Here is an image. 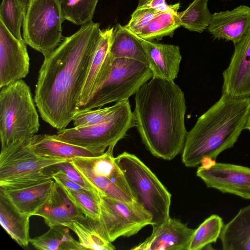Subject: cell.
Masks as SVG:
<instances>
[{
    "instance_id": "cell-15",
    "label": "cell",
    "mask_w": 250,
    "mask_h": 250,
    "mask_svg": "<svg viewBox=\"0 0 250 250\" xmlns=\"http://www.w3.org/2000/svg\"><path fill=\"white\" fill-rule=\"evenodd\" d=\"M113 29L108 28L101 31L80 97L79 108L86 104L110 73L113 57L110 47Z\"/></svg>"
},
{
    "instance_id": "cell-7",
    "label": "cell",
    "mask_w": 250,
    "mask_h": 250,
    "mask_svg": "<svg viewBox=\"0 0 250 250\" xmlns=\"http://www.w3.org/2000/svg\"><path fill=\"white\" fill-rule=\"evenodd\" d=\"M136 126L133 113L128 100L108 121L94 125L59 129L52 135L54 138L81 146L101 154L109 147H114L126 135L127 131Z\"/></svg>"
},
{
    "instance_id": "cell-29",
    "label": "cell",
    "mask_w": 250,
    "mask_h": 250,
    "mask_svg": "<svg viewBox=\"0 0 250 250\" xmlns=\"http://www.w3.org/2000/svg\"><path fill=\"white\" fill-rule=\"evenodd\" d=\"M27 0H2L0 21L16 39L23 40L21 29L24 21Z\"/></svg>"
},
{
    "instance_id": "cell-20",
    "label": "cell",
    "mask_w": 250,
    "mask_h": 250,
    "mask_svg": "<svg viewBox=\"0 0 250 250\" xmlns=\"http://www.w3.org/2000/svg\"><path fill=\"white\" fill-rule=\"evenodd\" d=\"M28 143L35 154L44 158L70 160L76 157H95L102 155L45 134L33 135L29 139Z\"/></svg>"
},
{
    "instance_id": "cell-6",
    "label": "cell",
    "mask_w": 250,
    "mask_h": 250,
    "mask_svg": "<svg viewBox=\"0 0 250 250\" xmlns=\"http://www.w3.org/2000/svg\"><path fill=\"white\" fill-rule=\"evenodd\" d=\"M64 20L60 0H27L23 39L26 44L46 56L63 39Z\"/></svg>"
},
{
    "instance_id": "cell-10",
    "label": "cell",
    "mask_w": 250,
    "mask_h": 250,
    "mask_svg": "<svg viewBox=\"0 0 250 250\" xmlns=\"http://www.w3.org/2000/svg\"><path fill=\"white\" fill-rule=\"evenodd\" d=\"M108 147L102 155L76 157L71 163L82 176L102 195L126 202L136 201L125 175Z\"/></svg>"
},
{
    "instance_id": "cell-1",
    "label": "cell",
    "mask_w": 250,
    "mask_h": 250,
    "mask_svg": "<svg viewBox=\"0 0 250 250\" xmlns=\"http://www.w3.org/2000/svg\"><path fill=\"white\" fill-rule=\"evenodd\" d=\"M101 31L99 23L81 25L44 57L34 99L42 119L54 128H66L79 110L80 97Z\"/></svg>"
},
{
    "instance_id": "cell-17",
    "label": "cell",
    "mask_w": 250,
    "mask_h": 250,
    "mask_svg": "<svg viewBox=\"0 0 250 250\" xmlns=\"http://www.w3.org/2000/svg\"><path fill=\"white\" fill-rule=\"evenodd\" d=\"M250 28V7L241 5L232 10L212 14L208 30L214 39L231 41L235 44Z\"/></svg>"
},
{
    "instance_id": "cell-27",
    "label": "cell",
    "mask_w": 250,
    "mask_h": 250,
    "mask_svg": "<svg viewBox=\"0 0 250 250\" xmlns=\"http://www.w3.org/2000/svg\"><path fill=\"white\" fill-rule=\"evenodd\" d=\"M68 229L62 225L50 227L44 233L30 239V242L40 250H84L70 234Z\"/></svg>"
},
{
    "instance_id": "cell-33",
    "label": "cell",
    "mask_w": 250,
    "mask_h": 250,
    "mask_svg": "<svg viewBox=\"0 0 250 250\" xmlns=\"http://www.w3.org/2000/svg\"><path fill=\"white\" fill-rule=\"evenodd\" d=\"M123 102L116 103L111 106L103 108L79 111L72 120L74 127L89 126L108 121L121 106Z\"/></svg>"
},
{
    "instance_id": "cell-2",
    "label": "cell",
    "mask_w": 250,
    "mask_h": 250,
    "mask_svg": "<svg viewBox=\"0 0 250 250\" xmlns=\"http://www.w3.org/2000/svg\"><path fill=\"white\" fill-rule=\"evenodd\" d=\"M133 115L146 148L171 160L182 152L188 134L184 94L174 81L152 77L135 94Z\"/></svg>"
},
{
    "instance_id": "cell-38",
    "label": "cell",
    "mask_w": 250,
    "mask_h": 250,
    "mask_svg": "<svg viewBox=\"0 0 250 250\" xmlns=\"http://www.w3.org/2000/svg\"></svg>"
},
{
    "instance_id": "cell-30",
    "label": "cell",
    "mask_w": 250,
    "mask_h": 250,
    "mask_svg": "<svg viewBox=\"0 0 250 250\" xmlns=\"http://www.w3.org/2000/svg\"><path fill=\"white\" fill-rule=\"evenodd\" d=\"M224 226L222 218L212 214L195 229L188 250H201L215 243L220 237Z\"/></svg>"
},
{
    "instance_id": "cell-21",
    "label": "cell",
    "mask_w": 250,
    "mask_h": 250,
    "mask_svg": "<svg viewBox=\"0 0 250 250\" xmlns=\"http://www.w3.org/2000/svg\"><path fill=\"white\" fill-rule=\"evenodd\" d=\"M55 183L52 179L23 188L0 189L21 213L31 217L35 215L49 198Z\"/></svg>"
},
{
    "instance_id": "cell-19",
    "label": "cell",
    "mask_w": 250,
    "mask_h": 250,
    "mask_svg": "<svg viewBox=\"0 0 250 250\" xmlns=\"http://www.w3.org/2000/svg\"><path fill=\"white\" fill-rule=\"evenodd\" d=\"M35 215L42 217L46 224L51 227L63 225L84 214L69 199L63 187L56 182L49 198Z\"/></svg>"
},
{
    "instance_id": "cell-13",
    "label": "cell",
    "mask_w": 250,
    "mask_h": 250,
    "mask_svg": "<svg viewBox=\"0 0 250 250\" xmlns=\"http://www.w3.org/2000/svg\"><path fill=\"white\" fill-rule=\"evenodd\" d=\"M26 44L0 21V88L22 80L28 74L30 59Z\"/></svg>"
},
{
    "instance_id": "cell-34",
    "label": "cell",
    "mask_w": 250,
    "mask_h": 250,
    "mask_svg": "<svg viewBox=\"0 0 250 250\" xmlns=\"http://www.w3.org/2000/svg\"><path fill=\"white\" fill-rule=\"evenodd\" d=\"M70 160H66L47 166L42 169V172L51 178L53 174L58 173L66 179L79 184L89 190L98 191L82 176L72 164Z\"/></svg>"
},
{
    "instance_id": "cell-37",
    "label": "cell",
    "mask_w": 250,
    "mask_h": 250,
    "mask_svg": "<svg viewBox=\"0 0 250 250\" xmlns=\"http://www.w3.org/2000/svg\"><path fill=\"white\" fill-rule=\"evenodd\" d=\"M245 129H248L250 131V116L247 121Z\"/></svg>"
},
{
    "instance_id": "cell-24",
    "label": "cell",
    "mask_w": 250,
    "mask_h": 250,
    "mask_svg": "<svg viewBox=\"0 0 250 250\" xmlns=\"http://www.w3.org/2000/svg\"><path fill=\"white\" fill-rule=\"evenodd\" d=\"M63 225L76 234L84 250H114L116 249L106 238L99 219L84 215Z\"/></svg>"
},
{
    "instance_id": "cell-12",
    "label": "cell",
    "mask_w": 250,
    "mask_h": 250,
    "mask_svg": "<svg viewBox=\"0 0 250 250\" xmlns=\"http://www.w3.org/2000/svg\"><path fill=\"white\" fill-rule=\"evenodd\" d=\"M196 175L208 188L250 200V167L216 162L209 167L201 165Z\"/></svg>"
},
{
    "instance_id": "cell-25",
    "label": "cell",
    "mask_w": 250,
    "mask_h": 250,
    "mask_svg": "<svg viewBox=\"0 0 250 250\" xmlns=\"http://www.w3.org/2000/svg\"><path fill=\"white\" fill-rule=\"evenodd\" d=\"M110 53L113 58H127L140 62L149 67V63L140 38L125 26L117 24L114 27Z\"/></svg>"
},
{
    "instance_id": "cell-32",
    "label": "cell",
    "mask_w": 250,
    "mask_h": 250,
    "mask_svg": "<svg viewBox=\"0 0 250 250\" xmlns=\"http://www.w3.org/2000/svg\"><path fill=\"white\" fill-rule=\"evenodd\" d=\"M63 188L69 199L85 216L99 219L100 194L98 191L75 190Z\"/></svg>"
},
{
    "instance_id": "cell-16",
    "label": "cell",
    "mask_w": 250,
    "mask_h": 250,
    "mask_svg": "<svg viewBox=\"0 0 250 250\" xmlns=\"http://www.w3.org/2000/svg\"><path fill=\"white\" fill-rule=\"evenodd\" d=\"M152 228L151 234L132 250H188L195 230L170 217Z\"/></svg>"
},
{
    "instance_id": "cell-3",
    "label": "cell",
    "mask_w": 250,
    "mask_h": 250,
    "mask_svg": "<svg viewBox=\"0 0 250 250\" xmlns=\"http://www.w3.org/2000/svg\"><path fill=\"white\" fill-rule=\"evenodd\" d=\"M250 116V97L232 98L222 94L188 132L182 160L195 167L206 158L215 160L233 146Z\"/></svg>"
},
{
    "instance_id": "cell-28",
    "label": "cell",
    "mask_w": 250,
    "mask_h": 250,
    "mask_svg": "<svg viewBox=\"0 0 250 250\" xmlns=\"http://www.w3.org/2000/svg\"><path fill=\"white\" fill-rule=\"evenodd\" d=\"M208 0H193L185 10L178 12L181 26L200 33L208 29L212 16L208 6Z\"/></svg>"
},
{
    "instance_id": "cell-35",
    "label": "cell",
    "mask_w": 250,
    "mask_h": 250,
    "mask_svg": "<svg viewBox=\"0 0 250 250\" xmlns=\"http://www.w3.org/2000/svg\"><path fill=\"white\" fill-rule=\"evenodd\" d=\"M161 11H162L150 8H136L125 26L135 34L138 35L140 31Z\"/></svg>"
},
{
    "instance_id": "cell-31",
    "label": "cell",
    "mask_w": 250,
    "mask_h": 250,
    "mask_svg": "<svg viewBox=\"0 0 250 250\" xmlns=\"http://www.w3.org/2000/svg\"><path fill=\"white\" fill-rule=\"evenodd\" d=\"M99 0H60L65 20L77 25L92 21Z\"/></svg>"
},
{
    "instance_id": "cell-5",
    "label": "cell",
    "mask_w": 250,
    "mask_h": 250,
    "mask_svg": "<svg viewBox=\"0 0 250 250\" xmlns=\"http://www.w3.org/2000/svg\"><path fill=\"white\" fill-rule=\"evenodd\" d=\"M115 159L135 200L152 215L151 225L168 219L171 195L155 174L132 154L124 152Z\"/></svg>"
},
{
    "instance_id": "cell-18",
    "label": "cell",
    "mask_w": 250,
    "mask_h": 250,
    "mask_svg": "<svg viewBox=\"0 0 250 250\" xmlns=\"http://www.w3.org/2000/svg\"><path fill=\"white\" fill-rule=\"evenodd\" d=\"M139 38L146 51L152 77L174 81L177 77L182 60L179 47Z\"/></svg>"
},
{
    "instance_id": "cell-8",
    "label": "cell",
    "mask_w": 250,
    "mask_h": 250,
    "mask_svg": "<svg viewBox=\"0 0 250 250\" xmlns=\"http://www.w3.org/2000/svg\"><path fill=\"white\" fill-rule=\"evenodd\" d=\"M28 140L1 151L0 188H23L52 179L42 172V169L67 160L37 155L30 148Z\"/></svg>"
},
{
    "instance_id": "cell-26",
    "label": "cell",
    "mask_w": 250,
    "mask_h": 250,
    "mask_svg": "<svg viewBox=\"0 0 250 250\" xmlns=\"http://www.w3.org/2000/svg\"><path fill=\"white\" fill-rule=\"evenodd\" d=\"M180 3L170 4L169 7L161 11L137 35L144 40L153 42L166 36L172 37L176 29L181 26L178 15Z\"/></svg>"
},
{
    "instance_id": "cell-9",
    "label": "cell",
    "mask_w": 250,
    "mask_h": 250,
    "mask_svg": "<svg viewBox=\"0 0 250 250\" xmlns=\"http://www.w3.org/2000/svg\"><path fill=\"white\" fill-rule=\"evenodd\" d=\"M152 78V72L145 64L131 59L113 58L110 74L79 111L127 100Z\"/></svg>"
},
{
    "instance_id": "cell-36",
    "label": "cell",
    "mask_w": 250,
    "mask_h": 250,
    "mask_svg": "<svg viewBox=\"0 0 250 250\" xmlns=\"http://www.w3.org/2000/svg\"><path fill=\"white\" fill-rule=\"evenodd\" d=\"M169 6L166 0H138L137 8H150L164 11L167 9Z\"/></svg>"
},
{
    "instance_id": "cell-22",
    "label": "cell",
    "mask_w": 250,
    "mask_h": 250,
    "mask_svg": "<svg viewBox=\"0 0 250 250\" xmlns=\"http://www.w3.org/2000/svg\"><path fill=\"white\" fill-rule=\"evenodd\" d=\"M21 213L0 189V223L9 236L19 245L28 246L30 242L29 218Z\"/></svg>"
},
{
    "instance_id": "cell-4",
    "label": "cell",
    "mask_w": 250,
    "mask_h": 250,
    "mask_svg": "<svg viewBox=\"0 0 250 250\" xmlns=\"http://www.w3.org/2000/svg\"><path fill=\"white\" fill-rule=\"evenodd\" d=\"M28 85L22 80L0 88L1 151L20 144L37 133L39 115Z\"/></svg>"
},
{
    "instance_id": "cell-11",
    "label": "cell",
    "mask_w": 250,
    "mask_h": 250,
    "mask_svg": "<svg viewBox=\"0 0 250 250\" xmlns=\"http://www.w3.org/2000/svg\"><path fill=\"white\" fill-rule=\"evenodd\" d=\"M100 223L111 242L135 235L151 224L152 215L136 201L126 202L100 194Z\"/></svg>"
},
{
    "instance_id": "cell-14",
    "label": "cell",
    "mask_w": 250,
    "mask_h": 250,
    "mask_svg": "<svg viewBox=\"0 0 250 250\" xmlns=\"http://www.w3.org/2000/svg\"><path fill=\"white\" fill-rule=\"evenodd\" d=\"M222 94L232 98L250 96V28L235 44L228 67L223 72Z\"/></svg>"
},
{
    "instance_id": "cell-23",
    "label": "cell",
    "mask_w": 250,
    "mask_h": 250,
    "mask_svg": "<svg viewBox=\"0 0 250 250\" xmlns=\"http://www.w3.org/2000/svg\"><path fill=\"white\" fill-rule=\"evenodd\" d=\"M219 238L224 250H250V205L224 225Z\"/></svg>"
}]
</instances>
